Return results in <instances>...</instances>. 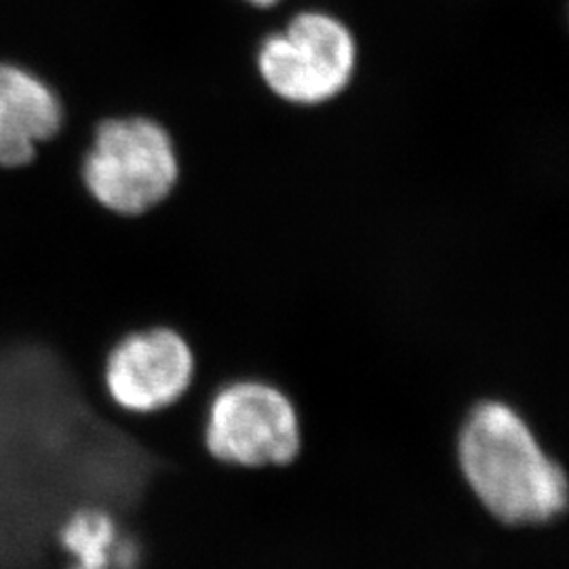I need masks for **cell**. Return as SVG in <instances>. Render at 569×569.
<instances>
[{
  "label": "cell",
  "instance_id": "8992f818",
  "mask_svg": "<svg viewBox=\"0 0 569 569\" xmlns=\"http://www.w3.org/2000/svg\"><path fill=\"white\" fill-rule=\"evenodd\" d=\"M61 122L63 106L47 82L20 66L0 63V167L30 163Z\"/></svg>",
  "mask_w": 569,
  "mask_h": 569
},
{
  "label": "cell",
  "instance_id": "52a82bcc",
  "mask_svg": "<svg viewBox=\"0 0 569 569\" xmlns=\"http://www.w3.org/2000/svg\"><path fill=\"white\" fill-rule=\"evenodd\" d=\"M241 2L251 9H258V11H272L279 4H283L284 0H241Z\"/></svg>",
  "mask_w": 569,
  "mask_h": 569
},
{
  "label": "cell",
  "instance_id": "5b68a950",
  "mask_svg": "<svg viewBox=\"0 0 569 569\" xmlns=\"http://www.w3.org/2000/svg\"><path fill=\"white\" fill-rule=\"evenodd\" d=\"M197 359L180 331L150 327L133 331L106 361V388L117 406L154 413L178 403L194 380Z\"/></svg>",
  "mask_w": 569,
  "mask_h": 569
},
{
  "label": "cell",
  "instance_id": "7a4b0ae2",
  "mask_svg": "<svg viewBox=\"0 0 569 569\" xmlns=\"http://www.w3.org/2000/svg\"><path fill=\"white\" fill-rule=\"evenodd\" d=\"M361 44L348 21L321 7L289 16L258 42L253 70L266 93L289 108L338 102L359 74Z\"/></svg>",
  "mask_w": 569,
  "mask_h": 569
},
{
  "label": "cell",
  "instance_id": "6da1fadb",
  "mask_svg": "<svg viewBox=\"0 0 569 569\" xmlns=\"http://www.w3.org/2000/svg\"><path fill=\"white\" fill-rule=\"evenodd\" d=\"M458 467L491 517L507 526H542L568 509V477L509 403L488 399L458 432Z\"/></svg>",
  "mask_w": 569,
  "mask_h": 569
},
{
  "label": "cell",
  "instance_id": "277c9868",
  "mask_svg": "<svg viewBox=\"0 0 569 569\" xmlns=\"http://www.w3.org/2000/svg\"><path fill=\"white\" fill-rule=\"evenodd\" d=\"M204 446L230 467H284L302 449L300 413L270 382H228L207 407Z\"/></svg>",
  "mask_w": 569,
  "mask_h": 569
},
{
  "label": "cell",
  "instance_id": "3957f363",
  "mask_svg": "<svg viewBox=\"0 0 569 569\" xmlns=\"http://www.w3.org/2000/svg\"><path fill=\"white\" fill-rule=\"evenodd\" d=\"M182 173L178 140L164 122L146 114L100 122L81 169L89 197L121 218H140L167 203Z\"/></svg>",
  "mask_w": 569,
  "mask_h": 569
}]
</instances>
